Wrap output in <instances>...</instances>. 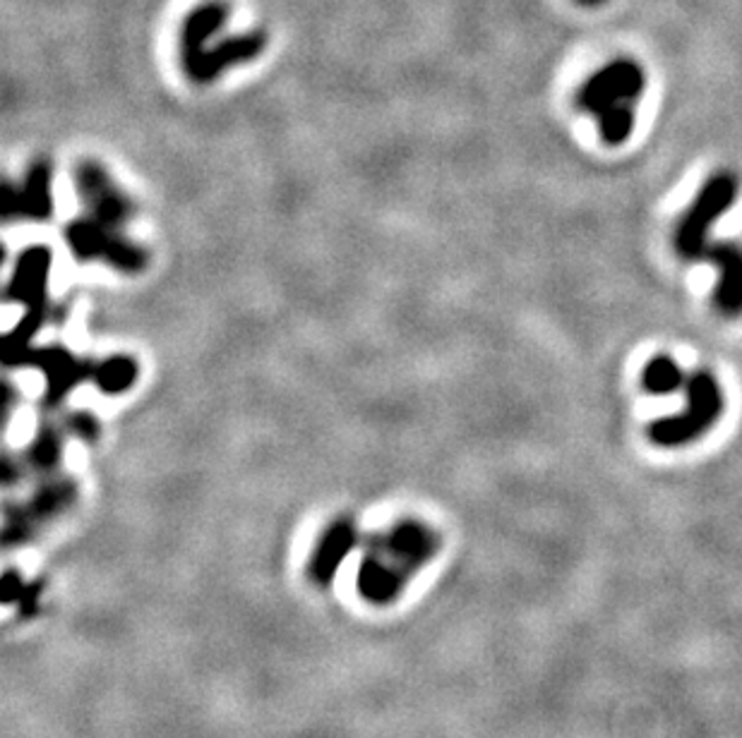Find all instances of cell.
Wrapping results in <instances>:
<instances>
[{
	"instance_id": "cell-6",
	"label": "cell",
	"mask_w": 742,
	"mask_h": 738,
	"mask_svg": "<svg viewBox=\"0 0 742 738\" xmlns=\"http://www.w3.org/2000/svg\"><path fill=\"white\" fill-rule=\"evenodd\" d=\"M265 46H267V37L263 32H246V34L226 37V39L209 43L202 53L188 60L184 70L195 84L217 82L226 70L255 60L265 51Z\"/></svg>"
},
{
	"instance_id": "cell-10",
	"label": "cell",
	"mask_w": 742,
	"mask_h": 738,
	"mask_svg": "<svg viewBox=\"0 0 742 738\" xmlns=\"http://www.w3.org/2000/svg\"><path fill=\"white\" fill-rule=\"evenodd\" d=\"M51 269V252L49 248H32L18 259V269H14V279L10 283V298H18L27 305H32V312H43L37 305L43 300V288H47Z\"/></svg>"
},
{
	"instance_id": "cell-7",
	"label": "cell",
	"mask_w": 742,
	"mask_h": 738,
	"mask_svg": "<svg viewBox=\"0 0 742 738\" xmlns=\"http://www.w3.org/2000/svg\"><path fill=\"white\" fill-rule=\"evenodd\" d=\"M53 209V199H51V168L49 163H34L32 171L27 173L24 184L18 190H8L6 195V213L12 217L32 219V221H43L51 217Z\"/></svg>"
},
{
	"instance_id": "cell-11",
	"label": "cell",
	"mask_w": 742,
	"mask_h": 738,
	"mask_svg": "<svg viewBox=\"0 0 742 738\" xmlns=\"http://www.w3.org/2000/svg\"><path fill=\"white\" fill-rule=\"evenodd\" d=\"M92 379L97 383V389L116 396V393H123L128 391L135 379H138V362H132L130 358H109L99 365H95L92 369Z\"/></svg>"
},
{
	"instance_id": "cell-13",
	"label": "cell",
	"mask_w": 742,
	"mask_h": 738,
	"mask_svg": "<svg viewBox=\"0 0 742 738\" xmlns=\"http://www.w3.org/2000/svg\"><path fill=\"white\" fill-rule=\"evenodd\" d=\"M577 3L584 6V8H594V6H601L603 0H577Z\"/></svg>"
},
{
	"instance_id": "cell-3",
	"label": "cell",
	"mask_w": 742,
	"mask_h": 738,
	"mask_svg": "<svg viewBox=\"0 0 742 738\" xmlns=\"http://www.w3.org/2000/svg\"><path fill=\"white\" fill-rule=\"evenodd\" d=\"M66 242L70 252L82 261H103L126 273H138L147 267V252L140 245L130 242L123 230H116L95 221L92 217L72 221L66 228Z\"/></svg>"
},
{
	"instance_id": "cell-4",
	"label": "cell",
	"mask_w": 742,
	"mask_h": 738,
	"mask_svg": "<svg viewBox=\"0 0 742 738\" xmlns=\"http://www.w3.org/2000/svg\"><path fill=\"white\" fill-rule=\"evenodd\" d=\"M738 197V178L733 173H716L696 195L694 205L675 230V250L685 259H702L706 252V236L723 211Z\"/></svg>"
},
{
	"instance_id": "cell-5",
	"label": "cell",
	"mask_w": 742,
	"mask_h": 738,
	"mask_svg": "<svg viewBox=\"0 0 742 738\" xmlns=\"http://www.w3.org/2000/svg\"><path fill=\"white\" fill-rule=\"evenodd\" d=\"M75 188L87 207V217L120 230L132 219V202L99 163L82 161L75 168Z\"/></svg>"
},
{
	"instance_id": "cell-8",
	"label": "cell",
	"mask_w": 742,
	"mask_h": 738,
	"mask_svg": "<svg viewBox=\"0 0 742 738\" xmlns=\"http://www.w3.org/2000/svg\"><path fill=\"white\" fill-rule=\"evenodd\" d=\"M719 267V286L714 302L725 317L742 315V250L735 245H711L704 257Z\"/></svg>"
},
{
	"instance_id": "cell-9",
	"label": "cell",
	"mask_w": 742,
	"mask_h": 738,
	"mask_svg": "<svg viewBox=\"0 0 742 738\" xmlns=\"http://www.w3.org/2000/svg\"><path fill=\"white\" fill-rule=\"evenodd\" d=\"M229 18V6L224 0H209V3L195 8L180 32V66H186L198 53H202L207 46L215 41L221 32V27Z\"/></svg>"
},
{
	"instance_id": "cell-2",
	"label": "cell",
	"mask_w": 742,
	"mask_h": 738,
	"mask_svg": "<svg viewBox=\"0 0 742 738\" xmlns=\"http://www.w3.org/2000/svg\"><path fill=\"white\" fill-rule=\"evenodd\" d=\"M721 412L723 396L716 379L706 372H696L687 381V408L673 418L651 422L649 437L659 446H683L700 439L706 429L714 427Z\"/></svg>"
},
{
	"instance_id": "cell-1",
	"label": "cell",
	"mask_w": 742,
	"mask_h": 738,
	"mask_svg": "<svg viewBox=\"0 0 742 738\" xmlns=\"http://www.w3.org/2000/svg\"><path fill=\"white\" fill-rule=\"evenodd\" d=\"M646 77L632 58L611 60L582 84L577 106L598 120L603 142L623 144L634 128V106H637Z\"/></svg>"
},
{
	"instance_id": "cell-12",
	"label": "cell",
	"mask_w": 742,
	"mask_h": 738,
	"mask_svg": "<svg viewBox=\"0 0 742 738\" xmlns=\"http://www.w3.org/2000/svg\"><path fill=\"white\" fill-rule=\"evenodd\" d=\"M644 389L651 393H673L680 387H683V372H680V367L665 356H659L651 360L644 369Z\"/></svg>"
}]
</instances>
